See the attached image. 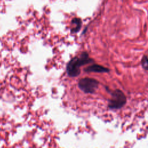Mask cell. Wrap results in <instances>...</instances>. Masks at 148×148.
I'll list each match as a JSON object with an SVG mask.
<instances>
[{
    "instance_id": "2",
    "label": "cell",
    "mask_w": 148,
    "mask_h": 148,
    "mask_svg": "<svg viewBox=\"0 0 148 148\" xmlns=\"http://www.w3.org/2000/svg\"><path fill=\"white\" fill-rule=\"evenodd\" d=\"M110 94L111 98L108 100L109 108L111 109H119L125 104L127 98L121 90L116 89Z\"/></svg>"
},
{
    "instance_id": "3",
    "label": "cell",
    "mask_w": 148,
    "mask_h": 148,
    "mask_svg": "<svg viewBox=\"0 0 148 148\" xmlns=\"http://www.w3.org/2000/svg\"><path fill=\"white\" fill-rule=\"evenodd\" d=\"M98 85V81L94 78H82L78 82L79 88L86 94L94 93L97 89Z\"/></svg>"
},
{
    "instance_id": "6",
    "label": "cell",
    "mask_w": 148,
    "mask_h": 148,
    "mask_svg": "<svg viewBox=\"0 0 148 148\" xmlns=\"http://www.w3.org/2000/svg\"><path fill=\"white\" fill-rule=\"evenodd\" d=\"M141 64H142V66L143 67V68L147 71V57L146 55H145L143 56L142 58V60H141Z\"/></svg>"
},
{
    "instance_id": "5",
    "label": "cell",
    "mask_w": 148,
    "mask_h": 148,
    "mask_svg": "<svg viewBox=\"0 0 148 148\" xmlns=\"http://www.w3.org/2000/svg\"><path fill=\"white\" fill-rule=\"evenodd\" d=\"M82 20L79 18H74L72 20V24L73 25V28L71 29V31L72 33L77 32L82 27Z\"/></svg>"
},
{
    "instance_id": "1",
    "label": "cell",
    "mask_w": 148,
    "mask_h": 148,
    "mask_svg": "<svg viewBox=\"0 0 148 148\" xmlns=\"http://www.w3.org/2000/svg\"><path fill=\"white\" fill-rule=\"evenodd\" d=\"M94 62V60L89 57L88 54L83 51L79 57H74L68 62L66 68V73L71 77H77L80 73V67L82 66Z\"/></svg>"
},
{
    "instance_id": "4",
    "label": "cell",
    "mask_w": 148,
    "mask_h": 148,
    "mask_svg": "<svg viewBox=\"0 0 148 148\" xmlns=\"http://www.w3.org/2000/svg\"><path fill=\"white\" fill-rule=\"evenodd\" d=\"M84 71L86 72L107 73L110 71V69L98 64H93L86 67L84 69Z\"/></svg>"
}]
</instances>
